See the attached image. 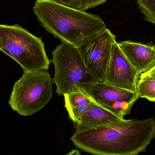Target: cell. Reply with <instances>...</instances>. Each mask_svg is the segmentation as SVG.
<instances>
[{
    "mask_svg": "<svg viewBox=\"0 0 155 155\" xmlns=\"http://www.w3.org/2000/svg\"><path fill=\"white\" fill-rule=\"evenodd\" d=\"M155 137V120H126L116 125L77 130L75 146L95 155H136L144 152Z\"/></svg>",
    "mask_w": 155,
    "mask_h": 155,
    "instance_id": "cell-1",
    "label": "cell"
},
{
    "mask_svg": "<svg viewBox=\"0 0 155 155\" xmlns=\"http://www.w3.org/2000/svg\"><path fill=\"white\" fill-rule=\"evenodd\" d=\"M33 11L46 31L61 41L78 48L88 38L107 28L98 15L72 8L53 0H37Z\"/></svg>",
    "mask_w": 155,
    "mask_h": 155,
    "instance_id": "cell-2",
    "label": "cell"
},
{
    "mask_svg": "<svg viewBox=\"0 0 155 155\" xmlns=\"http://www.w3.org/2000/svg\"><path fill=\"white\" fill-rule=\"evenodd\" d=\"M0 49L23 71L48 70L51 61L42 39L18 24L0 25Z\"/></svg>",
    "mask_w": 155,
    "mask_h": 155,
    "instance_id": "cell-3",
    "label": "cell"
},
{
    "mask_svg": "<svg viewBox=\"0 0 155 155\" xmlns=\"http://www.w3.org/2000/svg\"><path fill=\"white\" fill-rule=\"evenodd\" d=\"M53 83L47 71H24L14 84L9 104L21 116L33 115L50 101Z\"/></svg>",
    "mask_w": 155,
    "mask_h": 155,
    "instance_id": "cell-4",
    "label": "cell"
},
{
    "mask_svg": "<svg viewBox=\"0 0 155 155\" xmlns=\"http://www.w3.org/2000/svg\"><path fill=\"white\" fill-rule=\"evenodd\" d=\"M56 93L64 95L77 88H84L95 82L87 69L79 49L61 41L52 52Z\"/></svg>",
    "mask_w": 155,
    "mask_h": 155,
    "instance_id": "cell-5",
    "label": "cell"
},
{
    "mask_svg": "<svg viewBox=\"0 0 155 155\" xmlns=\"http://www.w3.org/2000/svg\"><path fill=\"white\" fill-rule=\"evenodd\" d=\"M116 36L106 28L86 40L79 47L89 73L95 82L105 81Z\"/></svg>",
    "mask_w": 155,
    "mask_h": 155,
    "instance_id": "cell-6",
    "label": "cell"
},
{
    "mask_svg": "<svg viewBox=\"0 0 155 155\" xmlns=\"http://www.w3.org/2000/svg\"><path fill=\"white\" fill-rule=\"evenodd\" d=\"M84 89L94 102L117 115H120L125 110L127 102H136L140 98L137 92L105 81L92 82Z\"/></svg>",
    "mask_w": 155,
    "mask_h": 155,
    "instance_id": "cell-7",
    "label": "cell"
},
{
    "mask_svg": "<svg viewBox=\"0 0 155 155\" xmlns=\"http://www.w3.org/2000/svg\"><path fill=\"white\" fill-rule=\"evenodd\" d=\"M140 75V72L130 64L116 41L112 45L105 82L137 92V85Z\"/></svg>",
    "mask_w": 155,
    "mask_h": 155,
    "instance_id": "cell-8",
    "label": "cell"
},
{
    "mask_svg": "<svg viewBox=\"0 0 155 155\" xmlns=\"http://www.w3.org/2000/svg\"><path fill=\"white\" fill-rule=\"evenodd\" d=\"M118 44L130 64L140 74L155 67V46L130 41H121Z\"/></svg>",
    "mask_w": 155,
    "mask_h": 155,
    "instance_id": "cell-9",
    "label": "cell"
},
{
    "mask_svg": "<svg viewBox=\"0 0 155 155\" xmlns=\"http://www.w3.org/2000/svg\"><path fill=\"white\" fill-rule=\"evenodd\" d=\"M126 120L93 101L88 109L76 124L77 130H80L101 126L116 125Z\"/></svg>",
    "mask_w": 155,
    "mask_h": 155,
    "instance_id": "cell-10",
    "label": "cell"
},
{
    "mask_svg": "<svg viewBox=\"0 0 155 155\" xmlns=\"http://www.w3.org/2000/svg\"><path fill=\"white\" fill-rule=\"evenodd\" d=\"M65 107L70 118L77 123L86 112L93 100L83 88H77L63 95Z\"/></svg>",
    "mask_w": 155,
    "mask_h": 155,
    "instance_id": "cell-11",
    "label": "cell"
},
{
    "mask_svg": "<svg viewBox=\"0 0 155 155\" xmlns=\"http://www.w3.org/2000/svg\"><path fill=\"white\" fill-rule=\"evenodd\" d=\"M137 92L140 97L155 101V78L150 77L140 78L137 85Z\"/></svg>",
    "mask_w": 155,
    "mask_h": 155,
    "instance_id": "cell-12",
    "label": "cell"
},
{
    "mask_svg": "<svg viewBox=\"0 0 155 155\" xmlns=\"http://www.w3.org/2000/svg\"><path fill=\"white\" fill-rule=\"evenodd\" d=\"M67 7L86 12L105 3L107 0H53Z\"/></svg>",
    "mask_w": 155,
    "mask_h": 155,
    "instance_id": "cell-13",
    "label": "cell"
},
{
    "mask_svg": "<svg viewBox=\"0 0 155 155\" xmlns=\"http://www.w3.org/2000/svg\"><path fill=\"white\" fill-rule=\"evenodd\" d=\"M140 11L145 16L144 20L155 25V0H137Z\"/></svg>",
    "mask_w": 155,
    "mask_h": 155,
    "instance_id": "cell-14",
    "label": "cell"
},
{
    "mask_svg": "<svg viewBox=\"0 0 155 155\" xmlns=\"http://www.w3.org/2000/svg\"><path fill=\"white\" fill-rule=\"evenodd\" d=\"M150 77L155 78V66L151 69L145 73H141L140 78Z\"/></svg>",
    "mask_w": 155,
    "mask_h": 155,
    "instance_id": "cell-15",
    "label": "cell"
}]
</instances>
